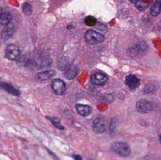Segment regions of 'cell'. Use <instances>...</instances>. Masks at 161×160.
I'll list each match as a JSON object with an SVG mask.
<instances>
[{
	"instance_id": "obj_13",
	"label": "cell",
	"mask_w": 161,
	"mask_h": 160,
	"mask_svg": "<svg viewBox=\"0 0 161 160\" xmlns=\"http://www.w3.org/2000/svg\"><path fill=\"white\" fill-rule=\"evenodd\" d=\"M77 74V68L76 66L71 65L67 68L65 73L64 77L68 80H71L74 79Z\"/></svg>"
},
{
	"instance_id": "obj_1",
	"label": "cell",
	"mask_w": 161,
	"mask_h": 160,
	"mask_svg": "<svg viewBox=\"0 0 161 160\" xmlns=\"http://www.w3.org/2000/svg\"><path fill=\"white\" fill-rule=\"evenodd\" d=\"M111 150L116 155L124 157L129 156L131 152L129 146L123 142H116L112 144Z\"/></svg>"
},
{
	"instance_id": "obj_22",
	"label": "cell",
	"mask_w": 161,
	"mask_h": 160,
	"mask_svg": "<svg viewBox=\"0 0 161 160\" xmlns=\"http://www.w3.org/2000/svg\"><path fill=\"white\" fill-rule=\"evenodd\" d=\"M68 61L67 58L66 57H61L58 64V67L59 69L63 70L65 69L68 67Z\"/></svg>"
},
{
	"instance_id": "obj_3",
	"label": "cell",
	"mask_w": 161,
	"mask_h": 160,
	"mask_svg": "<svg viewBox=\"0 0 161 160\" xmlns=\"http://www.w3.org/2000/svg\"><path fill=\"white\" fill-rule=\"evenodd\" d=\"M108 125V118L103 116L100 115L94 120L92 128L95 133H102L106 131Z\"/></svg>"
},
{
	"instance_id": "obj_14",
	"label": "cell",
	"mask_w": 161,
	"mask_h": 160,
	"mask_svg": "<svg viewBox=\"0 0 161 160\" xmlns=\"http://www.w3.org/2000/svg\"><path fill=\"white\" fill-rule=\"evenodd\" d=\"M77 112L82 116H87L90 115L92 112V109L90 106L83 104H77L76 106Z\"/></svg>"
},
{
	"instance_id": "obj_12",
	"label": "cell",
	"mask_w": 161,
	"mask_h": 160,
	"mask_svg": "<svg viewBox=\"0 0 161 160\" xmlns=\"http://www.w3.org/2000/svg\"><path fill=\"white\" fill-rule=\"evenodd\" d=\"M15 26L12 23H9L5 25L1 34V37L3 40H7L9 39L14 33Z\"/></svg>"
},
{
	"instance_id": "obj_16",
	"label": "cell",
	"mask_w": 161,
	"mask_h": 160,
	"mask_svg": "<svg viewBox=\"0 0 161 160\" xmlns=\"http://www.w3.org/2000/svg\"><path fill=\"white\" fill-rule=\"evenodd\" d=\"M11 19L12 16L9 12H2L0 14V24L4 25H7L10 23Z\"/></svg>"
},
{
	"instance_id": "obj_18",
	"label": "cell",
	"mask_w": 161,
	"mask_h": 160,
	"mask_svg": "<svg viewBox=\"0 0 161 160\" xmlns=\"http://www.w3.org/2000/svg\"><path fill=\"white\" fill-rule=\"evenodd\" d=\"M22 9L24 14L25 16H30L33 12L32 6L27 2L24 3L22 6Z\"/></svg>"
},
{
	"instance_id": "obj_17",
	"label": "cell",
	"mask_w": 161,
	"mask_h": 160,
	"mask_svg": "<svg viewBox=\"0 0 161 160\" xmlns=\"http://www.w3.org/2000/svg\"><path fill=\"white\" fill-rule=\"evenodd\" d=\"M29 62H30V59L26 54L19 56L17 60V65L19 66H22L27 65L29 64Z\"/></svg>"
},
{
	"instance_id": "obj_11",
	"label": "cell",
	"mask_w": 161,
	"mask_h": 160,
	"mask_svg": "<svg viewBox=\"0 0 161 160\" xmlns=\"http://www.w3.org/2000/svg\"><path fill=\"white\" fill-rule=\"evenodd\" d=\"M126 85L130 89H135L140 85V80L135 75H129L127 76L125 80Z\"/></svg>"
},
{
	"instance_id": "obj_25",
	"label": "cell",
	"mask_w": 161,
	"mask_h": 160,
	"mask_svg": "<svg viewBox=\"0 0 161 160\" xmlns=\"http://www.w3.org/2000/svg\"><path fill=\"white\" fill-rule=\"evenodd\" d=\"M73 157L75 160H81V158L78 155H74L73 156Z\"/></svg>"
},
{
	"instance_id": "obj_24",
	"label": "cell",
	"mask_w": 161,
	"mask_h": 160,
	"mask_svg": "<svg viewBox=\"0 0 161 160\" xmlns=\"http://www.w3.org/2000/svg\"><path fill=\"white\" fill-rule=\"evenodd\" d=\"M52 63L51 59L50 58H45L42 61V65L43 66H50Z\"/></svg>"
},
{
	"instance_id": "obj_29",
	"label": "cell",
	"mask_w": 161,
	"mask_h": 160,
	"mask_svg": "<svg viewBox=\"0 0 161 160\" xmlns=\"http://www.w3.org/2000/svg\"><path fill=\"white\" fill-rule=\"evenodd\" d=\"M160 142H161V135L160 136Z\"/></svg>"
},
{
	"instance_id": "obj_19",
	"label": "cell",
	"mask_w": 161,
	"mask_h": 160,
	"mask_svg": "<svg viewBox=\"0 0 161 160\" xmlns=\"http://www.w3.org/2000/svg\"><path fill=\"white\" fill-rule=\"evenodd\" d=\"M84 23L87 26H95L97 23V21L95 17L92 16H88L84 19Z\"/></svg>"
},
{
	"instance_id": "obj_6",
	"label": "cell",
	"mask_w": 161,
	"mask_h": 160,
	"mask_svg": "<svg viewBox=\"0 0 161 160\" xmlns=\"http://www.w3.org/2000/svg\"><path fill=\"white\" fill-rule=\"evenodd\" d=\"M136 108L137 111L142 114L148 113L153 109L152 104L145 99H142L138 101L136 104Z\"/></svg>"
},
{
	"instance_id": "obj_26",
	"label": "cell",
	"mask_w": 161,
	"mask_h": 160,
	"mask_svg": "<svg viewBox=\"0 0 161 160\" xmlns=\"http://www.w3.org/2000/svg\"><path fill=\"white\" fill-rule=\"evenodd\" d=\"M75 28L74 26L72 25H69L67 27V29L69 30H73V29H74Z\"/></svg>"
},
{
	"instance_id": "obj_9",
	"label": "cell",
	"mask_w": 161,
	"mask_h": 160,
	"mask_svg": "<svg viewBox=\"0 0 161 160\" xmlns=\"http://www.w3.org/2000/svg\"><path fill=\"white\" fill-rule=\"evenodd\" d=\"M108 80L106 75L100 73H96L91 76L90 81L92 84L96 85H102L105 84Z\"/></svg>"
},
{
	"instance_id": "obj_20",
	"label": "cell",
	"mask_w": 161,
	"mask_h": 160,
	"mask_svg": "<svg viewBox=\"0 0 161 160\" xmlns=\"http://www.w3.org/2000/svg\"><path fill=\"white\" fill-rule=\"evenodd\" d=\"M47 118L50 120L52 124L57 128L60 130L64 129V128L62 126L60 123V120L58 118H56V117H47Z\"/></svg>"
},
{
	"instance_id": "obj_10",
	"label": "cell",
	"mask_w": 161,
	"mask_h": 160,
	"mask_svg": "<svg viewBox=\"0 0 161 160\" xmlns=\"http://www.w3.org/2000/svg\"><path fill=\"white\" fill-rule=\"evenodd\" d=\"M55 71L54 70L40 72L36 75L35 80L38 82H44L50 80L55 75Z\"/></svg>"
},
{
	"instance_id": "obj_2",
	"label": "cell",
	"mask_w": 161,
	"mask_h": 160,
	"mask_svg": "<svg viewBox=\"0 0 161 160\" xmlns=\"http://www.w3.org/2000/svg\"><path fill=\"white\" fill-rule=\"evenodd\" d=\"M84 39L87 44L97 45L104 42L105 37L103 35L93 30H88L84 34Z\"/></svg>"
},
{
	"instance_id": "obj_7",
	"label": "cell",
	"mask_w": 161,
	"mask_h": 160,
	"mask_svg": "<svg viewBox=\"0 0 161 160\" xmlns=\"http://www.w3.org/2000/svg\"><path fill=\"white\" fill-rule=\"evenodd\" d=\"M146 43L143 41H139L131 47L129 49V53L132 55H137L142 54L146 51Z\"/></svg>"
},
{
	"instance_id": "obj_30",
	"label": "cell",
	"mask_w": 161,
	"mask_h": 160,
	"mask_svg": "<svg viewBox=\"0 0 161 160\" xmlns=\"http://www.w3.org/2000/svg\"><path fill=\"white\" fill-rule=\"evenodd\" d=\"M0 80H1V78H0Z\"/></svg>"
},
{
	"instance_id": "obj_4",
	"label": "cell",
	"mask_w": 161,
	"mask_h": 160,
	"mask_svg": "<svg viewBox=\"0 0 161 160\" xmlns=\"http://www.w3.org/2000/svg\"><path fill=\"white\" fill-rule=\"evenodd\" d=\"M5 57L11 61L17 60L21 54L20 50L18 46L14 44L8 45L5 52Z\"/></svg>"
},
{
	"instance_id": "obj_15",
	"label": "cell",
	"mask_w": 161,
	"mask_h": 160,
	"mask_svg": "<svg viewBox=\"0 0 161 160\" xmlns=\"http://www.w3.org/2000/svg\"><path fill=\"white\" fill-rule=\"evenodd\" d=\"M150 11L152 16H158L161 11V0H156L151 6Z\"/></svg>"
},
{
	"instance_id": "obj_27",
	"label": "cell",
	"mask_w": 161,
	"mask_h": 160,
	"mask_svg": "<svg viewBox=\"0 0 161 160\" xmlns=\"http://www.w3.org/2000/svg\"><path fill=\"white\" fill-rule=\"evenodd\" d=\"M139 1H140V0H129L130 2H131V3H136L137 2Z\"/></svg>"
},
{
	"instance_id": "obj_5",
	"label": "cell",
	"mask_w": 161,
	"mask_h": 160,
	"mask_svg": "<svg viewBox=\"0 0 161 160\" xmlns=\"http://www.w3.org/2000/svg\"><path fill=\"white\" fill-rule=\"evenodd\" d=\"M52 86L55 93L58 95H63L66 92V84L60 79L53 80L52 83Z\"/></svg>"
},
{
	"instance_id": "obj_21",
	"label": "cell",
	"mask_w": 161,
	"mask_h": 160,
	"mask_svg": "<svg viewBox=\"0 0 161 160\" xmlns=\"http://www.w3.org/2000/svg\"><path fill=\"white\" fill-rule=\"evenodd\" d=\"M135 6L138 10L142 11L149 6V4L140 0L135 3Z\"/></svg>"
},
{
	"instance_id": "obj_28",
	"label": "cell",
	"mask_w": 161,
	"mask_h": 160,
	"mask_svg": "<svg viewBox=\"0 0 161 160\" xmlns=\"http://www.w3.org/2000/svg\"><path fill=\"white\" fill-rule=\"evenodd\" d=\"M3 12V9H2V8L0 7V14Z\"/></svg>"
},
{
	"instance_id": "obj_8",
	"label": "cell",
	"mask_w": 161,
	"mask_h": 160,
	"mask_svg": "<svg viewBox=\"0 0 161 160\" xmlns=\"http://www.w3.org/2000/svg\"><path fill=\"white\" fill-rule=\"evenodd\" d=\"M0 88L14 96H20L21 93L19 90L14 87L11 84L6 82H0Z\"/></svg>"
},
{
	"instance_id": "obj_23",
	"label": "cell",
	"mask_w": 161,
	"mask_h": 160,
	"mask_svg": "<svg viewBox=\"0 0 161 160\" xmlns=\"http://www.w3.org/2000/svg\"><path fill=\"white\" fill-rule=\"evenodd\" d=\"M96 28L98 29V30H100L101 31H107L108 29V27L105 24H102V23H97L96 24Z\"/></svg>"
}]
</instances>
